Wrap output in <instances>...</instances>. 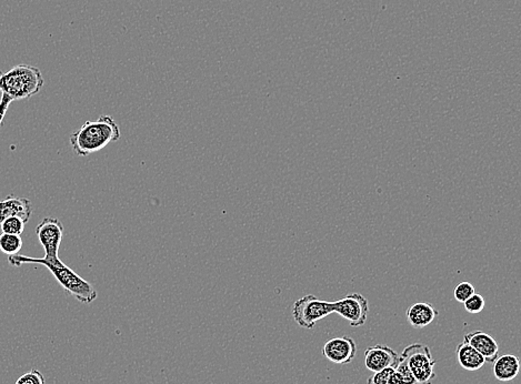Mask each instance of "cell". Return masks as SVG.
<instances>
[{
	"label": "cell",
	"mask_w": 521,
	"mask_h": 384,
	"mask_svg": "<svg viewBox=\"0 0 521 384\" xmlns=\"http://www.w3.org/2000/svg\"><path fill=\"white\" fill-rule=\"evenodd\" d=\"M8 262L13 267H20L22 264H41L51 272L55 276L56 281L58 282L63 289L68 295L74 297L76 300L82 303L94 302L98 297L97 290L93 284L87 280L82 279L79 274H76L74 270L66 266L59 258H34L22 255H9Z\"/></svg>",
	"instance_id": "6da1fadb"
},
{
	"label": "cell",
	"mask_w": 521,
	"mask_h": 384,
	"mask_svg": "<svg viewBox=\"0 0 521 384\" xmlns=\"http://www.w3.org/2000/svg\"><path fill=\"white\" fill-rule=\"evenodd\" d=\"M122 137L120 126L111 116H101L97 120H88L70 136L72 151L80 157L103 151L111 142Z\"/></svg>",
	"instance_id": "7a4b0ae2"
},
{
	"label": "cell",
	"mask_w": 521,
	"mask_h": 384,
	"mask_svg": "<svg viewBox=\"0 0 521 384\" xmlns=\"http://www.w3.org/2000/svg\"><path fill=\"white\" fill-rule=\"evenodd\" d=\"M41 71L30 65H18L7 72H0V91L9 101H25L39 94L44 87Z\"/></svg>",
	"instance_id": "3957f363"
},
{
	"label": "cell",
	"mask_w": 521,
	"mask_h": 384,
	"mask_svg": "<svg viewBox=\"0 0 521 384\" xmlns=\"http://www.w3.org/2000/svg\"><path fill=\"white\" fill-rule=\"evenodd\" d=\"M400 357L411 369L417 384L432 383L436 378V360L432 359L430 347L421 343H413L404 349Z\"/></svg>",
	"instance_id": "277c9868"
},
{
	"label": "cell",
	"mask_w": 521,
	"mask_h": 384,
	"mask_svg": "<svg viewBox=\"0 0 521 384\" xmlns=\"http://www.w3.org/2000/svg\"><path fill=\"white\" fill-rule=\"evenodd\" d=\"M333 314L331 302L321 300L312 295H304L294 303L292 316L304 329H314L319 320Z\"/></svg>",
	"instance_id": "5b68a950"
},
{
	"label": "cell",
	"mask_w": 521,
	"mask_h": 384,
	"mask_svg": "<svg viewBox=\"0 0 521 384\" xmlns=\"http://www.w3.org/2000/svg\"><path fill=\"white\" fill-rule=\"evenodd\" d=\"M333 312L346 319L350 326L359 328L367 321L369 314V302L360 293H352L340 300L331 302Z\"/></svg>",
	"instance_id": "8992f818"
},
{
	"label": "cell",
	"mask_w": 521,
	"mask_h": 384,
	"mask_svg": "<svg viewBox=\"0 0 521 384\" xmlns=\"http://www.w3.org/2000/svg\"><path fill=\"white\" fill-rule=\"evenodd\" d=\"M36 234L45 251L44 258H59V249L64 237V224H61L60 220L47 217L38 224Z\"/></svg>",
	"instance_id": "52a82bcc"
},
{
	"label": "cell",
	"mask_w": 521,
	"mask_h": 384,
	"mask_svg": "<svg viewBox=\"0 0 521 384\" xmlns=\"http://www.w3.org/2000/svg\"><path fill=\"white\" fill-rule=\"evenodd\" d=\"M357 345L349 337H337L328 340L323 347V354L327 360L336 364H348L354 361Z\"/></svg>",
	"instance_id": "ba28073f"
},
{
	"label": "cell",
	"mask_w": 521,
	"mask_h": 384,
	"mask_svg": "<svg viewBox=\"0 0 521 384\" xmlns=\"http://www.w3.org/2000/svg\"><path fill=\"white\" fill-rule=\"evenodd\" d=\"M399 355L392 347L376 345L365 351V366L371 372H378L386 368H396Z\"/></svg>",
	"instance_id": "9c48e42d"
},
{
	"label": "cell",
	"mask_w": 521,
	"mask_h": 384,
	"mask_svg": "<svg viewBox=\"0 0 521 384\" xmlns=\"http://www.w3.org/2000/svg\"><path fill=\"white\" fill-rule=\"evenodd\" d=\"M463 340L471 347H475L488 364H494L496 359L499 357V345L497 341L486 332L479 331V330L469 332L465 334Z\"/></svg>",
	"instance_id": "30bf717a"
},
{
	"label": "cell",
	"mask_w": 521,
	"mask_h": 384,
	"mask_svg": "<svg viewBox=\"0 0 521 384\" xmlns=\"http://www.w3.org/2000/svg\"><path fill=\"white\" fill-rule=\"evenodd\" d=\"M32 215V203L27 198L13 197L9 195L0 201V224L11 217H19L25 222H30Z\"/></svg>",
	"instance_id": "8fae6325"
},
{
	"label": "cell",
	"mask_w": 521,
	"mask_h": 384,
	"mask_svg": "<svg viewBox=\"0 0 521 384\" xmlns=\"http://www.w3.org/2000/svg\"><path fill=\"white\" fill-rule=\"evenodd\" d=\"M520 371V360L513 354L498 357L494 362L492 372L498 381L508 382L516 379Z\"/></svg>",
	"instance_id": "7c38bea8"
},
{
	"label": "cell",
	"mask_w": 521,
	"mask_h": 384,
	"mask_svg": "<svg viewBox=\"0 0 521 384\" xmlns=\"http://www.w3.org/2000/svg\"><path fill=\"white\" fill-rule=\"evenodd\" d=\"M438 316L436 309L430 303L418 302L411 305L407 310V319L415 329H423L432 324Z\"/></svg>",
	"instance_id": "4fadbf2b"
},
{
	"label": "cell",
	"mask_w": 521,
	"mask_h": 384,
	"mask_svg": "<svg viewBox=\"0 0 521 384\" xmlns=\"http://www.w3.org/2000/svg\"><path fill=\"white\" fill-rule=\"evenodd\" d=\"M458 364L467 371H478L486 364L482 357L475 347L463 340V343L456 349Z\"/></svg>",
	"instance_id": "5bb4252c"
},
{
	"label": "cell",
	"mask_w": 521,
	"mask_h": 384,
	"mask_svg": "<svg viewBox=\"0 0 521 384\" xmlns=\"http://www.w3.org/2000/svg\"><path fill=\"white\" fill-rule=\"evenodd\" d=\"M22 239L20 236L16 234L3 233L0 236V250L5 255H18L22 250Z\"/></svg>",
	"instance_id": "9a60e30c"
},
{
	"label": "cell",
	"mask_w": 521,
	"mask_h": 384,
	"mask_svg": "<svg viewBox=\"0 0 521 384\" xmlns=\"http://www.w3.org/2000/svg\"><path fill=\"white\" fill-rule=\"evenodd\" d=\"M26 222L19 217H11L6 219L3 224H0L3 233L16 234L20 236L24 232Z\"/></svg>",
	"instance_id": "2e32d148"
},
{
	"label": "cell",
	"mask_w": 521,
	"mask_h": 384,
	"mask_svg": "<svg viewBox=\"0 0 521 384\" xmlns=\"http://www.w3.org/2000/svg\"><path fill=\"white\" fill-rule=\"evenodd\" d=\"M463 305H465V310H466L468 314H480V312L484 310V307H486V300H484V297H482V295L474 293V295H471L469 299H467V300L463 302Z\"/></svg>",
	"instance_id": "e0dca14e"
},
{
	"label": "cell",
	"mask_w": 521,
	"mask_h": 384,
	"mask_svg": "<svg viewBox=\"0 0 521 384\" xmlns=\"http://www.w3.org/2000/svg\"><path fill=\"white\" fill-rule=\"evenodd\" d=\"M474 293H476L474 286L470 282L463 281L456 287L454 295H455V299L458 302L463 303Z\"/></svg>",
	"instance_id": "ac0fdd59"
},
{
	"label": "cell",
	"mask_w": 521,
	"mask_h": 384,
	"mask_svg": "<svg viewBox=\"0 0 521 384\" xmlns=\"http://www.w3.org/2000/svg\"><path fill=\"white\" fill-rule=\"evenodd\" d=\"M15 384H45V379L38 370L32 369L30 372L19 376Z\"/></svg>",
	"instance_id": "d6986e66"
},
{
	"label": "cell",
	"mask_w": 521,
	"mask_h": 384,
	"mask_svg": "<svg viewBox=\"0 0 521 384\" xmlns=\"http://www.w3.org/2000/svg\"><path fill=\"white\" fill-rule=\"evenodd\" d=\"M396 371L401 376L402 381L404 384H417L415 376L411 373V369L408 368L406 361L401 358L399 355V361H398L397 366H396Z\"/></svg>",
	"instance_id": "ffe728a7"
},
{
	"label": "cell",
	"mask_w": 521,
	"mask_h": 384,
	"mask_svg": "<svg viewBox=\"0 0 521 384\" xmlns=\"http://www.w3.org/2000/svg\"><path fill=\"white\" fill-rule=\"evenodd\" d=\"M394 369L386 368L380 371L373 372V376L368 379V384H388L389 376L394 371Z\"/></svg>",
	"instance_id": "44dd1931"
},
{
	"label": "cell",
	"mask_w": 521,
	"mask_h": 384,
	"mask_svg": "<svg viewBox=\"0 0 521 384\" xmlns=\"http://www.w3.org/2000/svg\"><path fill=\"white\" fill-rule=\"evenodd\" d=\"M388 384H404L401 376L396 371V369H394V371L389 376Z\"/></svg>",
	"instance_id": "7402d4cb"
}]
</instances>
